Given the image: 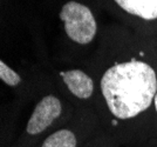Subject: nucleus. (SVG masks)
Instances as JSON below:
<instances>
[{
	"mask_svg": "<svg viewBox=\"0 0 157 147\" xmlns=\"http://www.w3.org/2000/svg\"><path fill=\"white\" fill-rule=\"evenodd\" d=\"M0 79L7 86L13 88L22 84V78L20 77V74L13 68H11L4 60L0 61Z\"/></svg>",
	"mask_w": 157,
	"mask_h": 147,
	"instance_id": "6e6552de",
	"label": "nucleus"
},
{
	"mask_svg": "<svg viewBox=\"0 0 157 147\" xmlns=\"http://www.w3.org/2000/svg\"><path fill=\"white\" fill-rule=\"evenodd\" d=\"M66 35L78 45L92 44L98 34V22L89 7L78 1H68L59 14Z\"/></svg>",
	"mask_w": 157,
	"mask_h": 147,
	"instance_id": "7ed1b4c3",
	"label": "nucleus"
},
{
	"mask_svg": "<svg viewBox=\"0 0 157 147\" xmlns=\"http://www.w3.org/2000/svg\"><path fill=\"white\" fill-rule=\"evenodd\" d=\"M151 137H157V94L154 99V104H152V133H151Z\"/></svg>",
	"mask_w": 157,
	"mask_h": 147,
	"instance_id": "1a4fd4ad",
	"label": "nucleus"
},
{
	"mask_svg": "<svg viewBox=\"0 0 157 147\" xmlns=\"http://www.w3.org/2000/svg\"><path fill=\"white\" fill-rule=\"evenodd\" d=\"M58 74L68 93L76 100L88 101L94 97L96 82L92 75L83 70H62Z\"/></svg>",
	"mask_w": 157,
	"mask_h": 147,
	"instance_id": "39448f33",
	"label": "nucleus"
},
{
	"mask_svg": "<svg viewBox=\"0 0 157 147\" xmlns=\"http://www.w3.org/2000/svg\"><path fill=\"white\" fill-rule=\"evenodd\" d=\"M122 11L145 22L157 21V0H114Z\"/></svg>",
	"mask_w": 157,
	"mask_h": 147,
	"instance_id": "423d86ee",
	"label": "nucleus"
},
{
	"mask_svg": "<svg viewBox=\"0 0 157 147\" xmlns=\"http://www.w3.org/2000/svg\"><path fill=\"white\" fill-rule=\"evenodd\" d=\"M102 129L101 120L94 117L71 119L36 147H82Z\"/></svg>",
	"mask_w": 157,
	"mask_h": 147,
	"instance_id": "20e7f679",
	"label": "nucleus"
},
{
	"mask_svg": "<svg viewBox=\"0 0 157 147\" xmlns=\"http://www.w3.org/2000/svg\"><path fill=\"white\" fill-rule=\"evenodd\" d=\"M145 52L110 62L98 81L101 124L122 146L141 144L152 133L157 70Z\"/></svg>",
	"mask_w": 157,
	"mask_h": 147,
	"instance_id": "f257e3e1",
	"label": "nucleus"
},
{
	"mask_svg": "<svg viewBox=\"0 0 157 147\" xmlns=\"http://www.w3.org/2000/svg\"><path fill=\"white\" fill-rule=\"evenodd\" d=\"M67 121L63 101L55 94H46L36 102L22 132L10 147H36Z\"/></svg>",
	"mask_w": 157,
	"mask_h": 147,
	"instance_id": "f03ea898",
	"label": "nucleus"
},
{
	"mask_svg": "<svg viewBox=\"0 0 157 147\" xmlns=\"http://www.w3.org/2000/svg\"><path fill=\"white\" fill-rule=\"evenodd\" d=\"M82 147H123L122 144L113 137L110 133H108L105 128L98 132L94 138H92L87 144Z\"/></svg>",
	"mask_w": 157,
	"mask_h": 147,
	"instance_id": "0eeeda50",
	"label": "nucleus"
}]
</instances>
